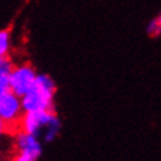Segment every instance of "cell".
<instances>
[{
  "mask_svg": "<svg viewBox=\"0 0 161 161\" xmlns=\"http://www.w3.org/2000/svg\"><path fill=\"white\" fill-rule=\"evenodd\" d=\"M22 98L23 112L55 111V82L49 75L38 74L34 86Z\"/></svg>",
  "mask_w": 161,
  "mask_h": 161,
  "instance_id": "obj_1",
  "label": "cell"
},
{
  "mask_svg": "<svg viewBox=\"0 0 161 161\" xmlns=\"http://www.w3.org/2000/svg\"><path fill=\"white\" fill-rule=\"evenodd\" d=\"M60 122L55 111H30L23 112L19 127L22 131L30 132L37 136H42L48 127Z\"/></svg>",
  "mask_w": 161,
  "mask_h": 161,
  "instance_id": "obj_2",
  "label": "cell"
},
{
  "mask_svg": "<svg viewBox=\"0 0 161 161\" xmlns=\"http://www.w3.org/2000/svg\"><path fill=\"white\" fill-rule=\"evenodd\" d=\"M37 75L38 74L36 72V70L31 66H29V64L14 67L10 75L11 92L19 96V97H23L34 86Z\"/></svg>",
  "mask_w": 161,
  "mask_h": 161,
  "instance_id": "obj_3",
  "label": "cell"
},
{
  "mask_svg": "<svg viewBox=\"0 0 161 161\" xmlns=\"http://www.w3.org/2000/svg\"><path fill=\"white\" fill-rule=\"evenodd\" d=\"M23 115L22 98L13 92L0 96V119H3L7 124L21 122Z\"/></svg>",
  "mask_w": 161,
  "mask_h": 161,
  "instance_id": "obj_4",
  "label": "cell"
},
{
  "mask_svg": "<svg viewBox=\"0 0 161 161\" xmlns=\"http://www.w3.org/2000/svg\"><path fill=\"white\" fill-rule=\"evenodd\" d=\"M15 145H17V150L21 154L29 156L33 161H37L41 156L42 152V146L40 143V139L37 135L30 134L26 131H21L17 135L15 139Z\"/></svg>",
  "mask_w": 161,
  "mask_h": 161,
  "instance_id": "obj_5",
  "label": "cell"
},
{
  "mask_svg": "<svg viewBox=\"0 0 161 161\" xmlns=\"http://www.w3.org/2000/svg\"><path fill=\"white\" fill-rule=\"evenodd\" d=\"M147 34L150 37H160L161 36V13L157 14L147 25Z\"/></svg>",
  "mask_w": 161,
  "mask_h": 161,
  "instance_id": "obj_6",
  "label": "cell"
},
{
  "mask_svg": "<svg viewBox=\"0 0 161 161\" xmlns=\"http://www.w3.org/2000/svg\"><path fill=\"white\" fill-rule=\"evenodd\" d=\"M10 51V33L0 30V58H7Z\"/></svg>",
  "mask_w": 161,
  "mask_h": 161,
  "instance_id": "obj_7",
  "label": "cell"
},
{
  "mask_svg": "<svg viewBox=\"0 0 161 161\" xmlns=\"http://www.w3.org/2000/svg\"><path fill=\"white\" fill-rule=\"evenodd\" d=\"M11 72L0 71V96L11 92V82H10Z\"/></svg>",
  "mask_w": 161,
  "mask_h": 161,
  "instance_id": "obj_8",
  "label": "cell"
},
{
  "mask_svg": "<svg viewBox=\"0 0 161 161\" xmlns=\"http://www.w3.org/2000/svg\"><path fill=\"white\" fill-rule=\"evenodd\" d=\"M7 126H8V124H7V123H6L3 119H0V138H2V135L6 132V130H7Z\"/></svg>",
  "mask_w": 161,
  "mask_h": 161,
  "instance_id": "obj_9",
  "label": "cell"
},
{
  "mask_svg": "<svg viewBox=\"0 0 161 161\" xmlns=\"http://www.w3.org/2000/svg\"><path fill=\"white\" fill-rule=\"evenodd\" d=\"M0 161H2V152H0Z\"/></svg>",
  "mask_w": 161,
  "mask_h": 161,
  "instance_id": "obj_10",
  "label": "cell"
}]
</instances>
